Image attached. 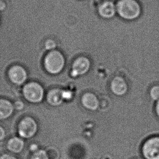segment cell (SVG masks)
<instances>
[{
    "label": "cell",
    "mask_w": 159,
    "mask_h": 159,
    "mask_svg": "<svg viewBox=\"0 0 159 159\" xmlns=\"http://www.w3.org/2000/svg\"><path fill=\"white\" fill-rule=\"evenodd\" d=\"M139 151L143 159H159V134L145 138L140 144Z\"/></svg>",
    "instance_id": "obj_2"
},
{
    "label": "cell",
    "mask_w": 159,
    "mask_h": 159,
    "mask_svg": "<svg viewBox=\"0 0 159 159\" xmlns=\"http://www.w3.org/2000/svg\"><path fill=\"white\" fill-rule=\"evenodd\" d=\"M154 112L155 116L159 120V101L154 104Z\"/></svg>",
    "instance_id": "obj_21"
},
{
    "label": "cell",
    "mask_w": 159,
    "mask_h": 159,
    "mask_svg": "<svg viewBox=\"0 0 159 159\" xmlns=\"http://www.w3.org/2000/svg\"><path fill=\"white\" fill-rule=\"evenodd\" d=\"M56 44L54 41H53L52 40H48L46 43V48L48 50H51L53 49L56 48Z\"/></svg>",
    "instance_id": "obj_19"
},
{
    "label": "cell",
    "mask_w": 159,
    "mask_h": 159,
    "mask_svg": "<svg viewBox=\"0 0 159 159\" xmlns=\"http://www.w3.org/2000/svg\"><path fill=\"white\" fill-rule=\"evenodd\" d=\"M96 11L103 19H110L117 14L115 0H101L96 6Z\"/></svg>",
    "instance_id": "obj_6"
},
{
    "label": "cell",
    "mask_w": 159,
    "mask_h": 159,
    "mask_svg": "<svg viewBox=\"0 0 159 159\" xmlns=\"http://www.w3.org/2000/svg\"><path fill=\"white\" fill-rule=\"evenodd\" d=\"M7 136V132L3 127L0 125V142L3 141Z\"/></svg>",
    "instance_id": "obj_18"
},
{
    "label": "cell",
    "mask_w": 159,
    "mask_h": 159,
    "mask_svg": "<svg viewBox=\"0 0 159 159\" xmlns=\"http://www.w3.org/2000/svg\"><path fill=\"white\" fill-rule=\"evenodd\" d=\"M90 62L85 57L78 58L73 65V71L72 75L74 77L84 75L88 71L90 68Z\"/></svg>",
    "instance_id": "obj_9"
},
{
    "label": "cell",
    "mask_w": 159,
    "mask_h": 159,
    "mask_svg": "<svg viewBox=\"0 0 159 159\" xmlns=\"http://www.w3.org/2000/svg\"><path fill=\"white\" fill-rule=\"evenodd\" d=\"M30 159H50L46 150L38 149L33 152L30 155Z\"/></svg>",
    "instance_id": "obj_15"
},
{
    "label": "cell",
    "mask_w": 159,
    "mask_h": 159,
    "mask_svg": "<svg viewBox=\"0 0 159 159\" xmlns=\"http://www.w3.org/2000/svg\"><path fill=\"white\" fill-rule=\"evenodd\" d=\"M64 57L60 52L53 51L46 56L45 59V66L47 71L52 74L59 73L64 66Z\"/></svg>",
    "instance_id": "obj_4"
},
{
    "label": "cell",
    "mask_w": 159,
    "mask_h": 159,
    "mask_svg": "<svg viewBox=\"0 0 159 159\" xmlns=\"http://www.w3.org/2000/svg\"><path fill=\"white\" fill-rule=\"evenodd\" d=\"M8 77L11 83L16 85H21L27 80V72L21 66L14 65L9 69Z\"/></svg>",
    "instance_id": "obj_7"
},
{
    "label": "cell",
    "mask_w": 159,
    "mask_h": 159,
    "mask_svg": "<svg viewBox=\"0 0 159 159\" xmlns=\"http://www.w3.org/2000/svg\"><path fill=\"white\" fill-rule=\"evenodd\" d=\"M14 111V104L10 101L5 98H0V121L10 118Z\"/></svg>",
    "instance_id": "obj_10"
},
{
    "label": "cell",
    "mask_w": 159,
    "mask_h": 159,
    "mask_svg": "<svg viewBox=\"0 0 159 159\" xmlns=\"http://www.w3.org/2000/svg\"><path fill=\"white\" fill-rule=\"evenodd\" d=\"M6 147L9 153L17 155L21 154L24 151L25 147V142L24 139L19 136H13L7 141Z\"/></svg>",
    "instance_id": "obj_8"
},
{
    "label": "cell",
    "mask_w": 159,
    "mask_h": 159,
    "mask_svg": "<svg viewBox=\"0 0 159 159\" xmlns=\"http://www.w3.org/2000/svg\"><path fill=\"white\" fill-rule=\"evenodd\" d=\"M80 1H85V0H80Z\"/></svg>",
    "instance_id": "obj_25"
},
{
    "label": "cell",
    "mask_w": 159,
    "mask_h": 159,
    "mask_svg": "<svg viewBox=\"0 0 159 159\" xmlns=\"http://www.w3.org/2000/svg\"><path fill=\"white\" fill-rule=\"evenodd\" d=\"M72 93L70 91H62V97L63 99H70L72 98Z\"/></svg>",
    "instance_id": "obj_20"
},
{
    "label": "cell",
    "mask_w": 159,
    "mask_h": 159,
    "mask_svg": "<svg viewBox=\"0 0 159 159\" xmlns=\"http://www.w3.org/2000/svg\"><path fill=\"white\" fill-rule=\"evenodd\" d=\"M117 14L122 19L133 21L142 15L143 7L139 0H116Z\"/></svg>",
    "instance_id": "obj_1"
},
{
    "label": "cell",
    "mask_w": 159,
    "mask_h": 159,
    "mask_svg": "<svg viewBox=\"0 0 159 159\" xmlns=\"http://www.w3.org/2000/svg\"><path fill=\"white\" fill-rule=\"evenodd\" d=\"M0 159H19L16 156L11 153H4L0 155Z\"/></svg>",
    "instance_id": "obj_17"
},
{
    "label": "cell",
    "mask_w": 159,
    "mask_h": 159,
    "mask_svg": "<svg viewBox=\"0 0 159 159\" xmlns=\"http://www.w3.org/2000/svg\"><path fill=\"white\" fill-rule=\"evenodd\" d=\"M48 152V157L50 159H52L53 157V159H57L58 157V153L57 152V150L56 148H50L48 150H46Z\"/></svg>",
    "instance_id": "obj_16"
},
{
    "label": "cell",
    "mask_w": 159,
    "mask_h": 159,
    "mask_svg": "<svg viewBox=\"0 0 159 159\" xmlns=\"http://www.w3.org/2000/svg\"><path fill=\"white\" fill-rule=\"evenodd\" d=\"M148 96L154 103L159 101V83L154 84L149 88Z\"/></svg>",
    "instance_id": "obj_14"
},
{
    "label": "cell",
    "mask_w": 159,
    "mask_h": 159,
    "mask_svg": "<svg viewBox=\"0 0 159 159\" xmlns=\"http://www.w3.org/2000/svg\"><path fill=\"white\" fill-rule=\"evenodd\" d=\"M14 109L17 110H21L24 107V104L20 101H17L14 104Z\"/></svg>",
    "instance_id": "obj_22"
},
{
    "label": "cell",
    "mask_w": 159,
    "mask_h": 159,
    "mask_svg": "<svg viewBox=\"0 0 159 159\" xmlns=\"http://www.w3.org/2000/svg\"><path fill=\"white\" fill-rule=\"evenodd\" d=\"M143 159L142 158H134V159Z\"/></svg>",
    "instance_id": "obj_24"
},
{
    "label": "cell",
    "mask_w": 159,
    "mask_h": 159,
    "mask_svg": "<svg viewBox=\"0 0 159 159\" xmlns=\"http://www.w3.org/2000/svg\"><path fill=\"white\" fill-rule=\"evenodd\" d=\"M112 91L116 95L123 96L127 93L128 85L124 79L121 77H116L112 81Z\"/></svg>",
    "instance_id": "obj_11"
},
{
    "label": "cell",
    "mask_w": 159,
    "mask_h": 159,
    "mask_svg": "<svg viewBox=\"0 0 159 159\" xmlns=\"http://www.w3.org/2000/svg\"><path fill=\"white\" fill-rule=\"evenodd\" d=\"M23 94L28 101L38 103L43 98V89L38 83H30L24 86Z\"/></svg>",
    "instance_id": "obj_5"
},
{
    "label": "cell",
    "mask_w": 159,
    "mask_h": 159,
    "mask_svg": "<svg viewBox=\"0 0 159 159\" xmlns=\"http://www.w3.org/2000/svg\"><path fill=\"white\" fill-rule=\"evenodd\" d=\"M82 103L88 109L95 110L98 106V101L95 95L88 93L82 98Z\"/></svg>",
    "instance_id": "obj_12"
},
{
    "label": "cell",
    "mask_w": 159,
    "mask_h": 159,
    "mask_svg": "<svg viewBox=\"0 0 159 159\" xmlns=\"http://www.w3.org/2000/svg\"><path fill=\"white\" fill-rule=\"evenodd\" d=\"M62 91L59 89H54L48 94V102L52 106H59L62 103Z\"/></svg>",
    "instance_id": "obj_13"
},
{
    "label": "cell",
    "mask_w": 159,
    "mask_h": 159,
    "mask_svg": "<svg viewBox=\"0 0 159 159\" xmlns=\"http://www.w3.org/2000/svg\"><path fill=\"white\" fill-rule=\"evenodd\" d=\"M6 2L4 0H0V11H5L7 8Z\"/></svg>",
    "instance_id": "obj_23"
},
{
    "label": "cell",
    "mask_w": 159,
    "mask_h": 159,
    "mask_svg": "<svg viewBox=\"0 0 159 159\" xmlns=\"http://www.w3.org/2000/svg\"><path fill=\"white\" fill-rule=\"evenodd\" d=\"M38 131V125L34 120L30 117L23 118L17 125L18 136L24 140L34 138Z\"/></svg>",
    "instance_id": "obj_3"
}]
</instances>
